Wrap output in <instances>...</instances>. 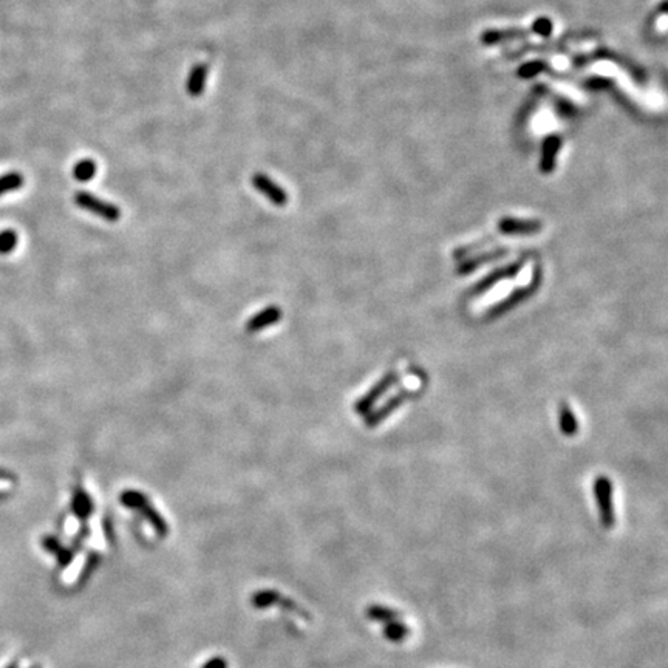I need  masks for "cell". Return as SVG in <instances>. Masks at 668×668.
Returning <instances> with one entry per match:
<instances>
[{"label": "cell", "instance_id": "7c38bea8", "mask_svg": "<svg viewBox=\"0 0 668 668\" xmlns=\"http://www.w3.org/2000/svg\"><path fill=\"white\" fill-rule=\"evenodd\" d=\"M365 616L367 619H370L373 622H379V623H387L392 620H399L402 614L397 610H392L389 606L384 605H368L365 610Z\"/></svg>", "mask_w": 668, "mask_h": 668}, {"label": "cell", "instance_id": "6da1fadb", "mask_svg": "<svg viewBox=\"0 0 668 668\" xmlns=\"http://www.w3.org/2000/svg\"><path fill=\"white\" fill-rule=\"evenodd\" d=\"M119 501L122 506H126L127 509H131V511H136L139 515H143L146 518V522L152 524L155 532L160 535V537H166L169 534V524L166 523L164 517L156 511L155 506L152 505V501L149 500L143 492L129 489L124 490L119 495Z\"/></svg>", "mask_w": 668, "mask_h": 668}, {"label": "cell", "instance_id": "d6986e66", "mask_svg": "<svg viewBox=\"0 0 668 668\" xmlns=\"http://www.w3.org/2000/svg\"><path fill=\"white\" fill-rule=\"evenodd\" d=\"M279 597H280V593L276 590H262L251 597V603L254 608L265 610L272 605H276Z\"/></svg>", "mask_w": 668, "mask_h": 668}, {"label": "cell", "instance_id": "cb8c5ba5", "mask_svg": "<svg viewBox=\"0 0 668 668\" xmlns=\"http://www.w3.org/2000/svg\"><path fill=\"white\" fill-rule=\"evenodd\" d=\"M33 668H41V667H33Z\"/></svg>", "mask_w": 668, "mask_h": 668}, {"label": "cell", "instance_id": "44dd1931", "mask_svg": "<svg viewBox=\"0 0 668 668\" xmlns=\"http://www.w3.org/2000/svg\"><path fill=\"white\" fill-rule=\"evenodd\" d=\"M17 232L13 230H5L0 232V254H10L17 246Z\"/></svg>", "mask_w": 668, "mask_h": 668}, {"label": "cell", "instance_id": "8fae6325", "mask_svg": "<svg viewBox=\"0 0 668 668\" xmlns=\"http://www.w3.org/2000/svg\"><path fill=\"white\" fill-rule=\"evenodd\" d=\"M410 394H411L410 390H401V392L397 394V397H393L392 399L387 401L379 410L373 411L372 415L367 418V426H368V427H375V426L379 424L384 418L392 415L393 410L398 409V407L401 406V404L410 397Z\"/></svg>", "mask_w": 668, "mask_h": 668}, {"label": "cell", "instance_id": "3957f363", "mask_svg": "<svg viewBox=\"0 0 668 668\" xmlns=\"http://www.w3.org/2000/svg\"><path fill=\"white\" fill-rule=\"evenodd\" d=\"M594 497L599 506L600 523L605 529H611L616 524V514L613 505V483L608 477H597L594 481Z\"/></svg>", "mask_w": 668, "mask_h": 668}, {"label": "cell", "instance_id": "2e32d148", "mask_svg": "<svg viewBox=\"0 0 668 668\" xmlns=\"http://www.w3.org/2000/svg\"><path fill=\"white\" fill-rule=\"evenodd\" d=\"M96 171H98V166H96L95 160H92V158H82V160H79L73 166L72 175L76 181L87 183L95 178Z\"/></svg>", "mask_w": 668, "mask_h": 668}, {"label": "cell", "instance_id": "e0dca14e", "mask_svg": "<svg viewBox=\"0 0 668 668\" xmlns=\"http://www.w3.org/2000/svg\"><path fill=\"white\" fill-rule=\"evenodd\" d=\"M507 251L506 249H494V251H490V252H486V254H481V256H477L475 259H472V260H465L463 265L460 266V272L461 274H468V272H472L473 269H477L483 265H486V263L492 262V260H497V259H501L505 256Z\"/></svg>", "mask_w": 668, "mask_h": 668}, {"label": "cell", "instance_id": "7a4b0ae2", "mask_svg": "<svg viewBox=\"0 0 668 668\" xmlns=\"http://www.w3.org/2000/svg\"><path fill=\"white\" fill-rule=\"evenodd\" d=\"M73 200L76 206H79L96 217H101L102 220H105V222L115 223L121 218V209L117 205L109 203V201H104L96 195H93V193L90 192L79 190L75 193Z\"/></svg>", "mask_w": 668, "mask_h": 668}, {"label": "cell", "instance_id": "8992f818", "mask_svg": "<svg viewBox=\"0 0 668 668\" xmlns=\"http://www.w3.org/2000/svg\"><path fill=\"white\" fill-rule=\"evenodd\" d=\"M398 381V377H397V373H389L385 377H382V379L377 382L375 387H372L370 390H368L362 398H360L356 404H355V411L356 413H368L372 410V407L376 404V401L379 399L382 394L390 389V387Z\"/></svg>", "mask_w": 668, "mask_h": 668}, {"label": "cell", "instance_id": "ffe728a7", "mask_svg": "<svg viewBox=\"0 0 668 668\" xmlns=\"http://www.w3.org/2000/svg\"><path fill=\"white\" fill-rule=\"evenodd\" d=\"M560 429L566 436H574L578 430L576 416L573 415V411L569 410L568 406H561L560 409Z\"/></svg>", "mask_w": 668, "mask_h": 668}, {"label": "cell", "instance_id": "277c9868", "mask_svg": "<svg viewBox=\"0 0 668 668\" xmlns=\"http://www.w3.org/2000/svg\"><path fill=\"white\" fill-rule=\"evenodd\" d=\"M251 183L254 189L265 195L274 206L282 208L288 205V192L282 186H279V183L269 178L266 173L256 172L252 175Z\"/></svg>", "mask_w": 668, "mask_h": 668}, {"label": "cell", "instance_id": "ba28073f", "mask_svg": "<svg viewBox=\"0 0 668 668\" xmlns=\"http://www.w3.org/2000/svg\"><path fill=\"white\" fill-rule=\"evenodd\" d=\"M72 511L79 520H87L95 511V503L90 494L81 485H76V487L73 489Z\"/></svg>", "mask_w": 668, "mask_h": 668}, {"label": "cell", "instance_id": "5b68a950", "mask_svg": "<svg viewBox=\"0 0 668 668\" xmlns=\"http://www.w3.org/2000/svg\"><path fill=\"white\" fill-rule=\"evenodd\" d=\"M523 265H524V260H518L515 263H511V265H506L503 268H498L495 271H492L489 276H486L485 279L480 280V282L475 285V288H473L470 291V294L472 296H480V294L486 293V291H489V289L494 288L498 282H501V280L515 277L518 272H520V269L523 268Z\"/></svg>", "mask_w": 668, "mask_h": 668}, {"label": "cell", "instance_id": "9a60e30c", "mask_svg": "<svg viewBox=\"0 0 668 668\" xmlns=\"http://www.w3.org/2000/svg\"><path fill=\"white\" fill-rule=\"evenodd\" d=\"M534 289H535V284H532L531 286H527V288H524V289H518V291H515L511 297H507L506 301H503V302H500L498 305H495L494 308H492V310L489 311L487 316H489V318H495V316L503 314V313L507 311L509 308H512L514 305L520 303L526 296H529V294L534 291Z\"/></svg>", "mask_w": 668, "mask_h": 668}, {"label": "cell", "instance_id": "52a82bcc", "mask_svg": "<svg viewBox=\"0 0 668 668\" xmlns=\"http://www.w3.org/2000/svg\"><path fill=\"white\" fill-rule=\"evenodd\" d=\"M282 316L284 314H282V310H280V306L269 305V306H266L265 310H262L257 314H254L252 318L248 322H246L244 331L249 333V334L259 333V331L265 330L268 327H272V325H276L280 319H282Z\"/></svg>", "mask_w": 668, "mask_h": 668}, {"label": "cell", "instance_id": "9c48e42d", "mask_svg": "<svg viewBox=\"0 0 668 668\" xmlns=\"http://www.w3.org/2000/svg\"><path fill=\"white\" fill-rule=\"evenodd\" d=\"M500 231L503 234H534L542 231L540 222H532V220H518V218H503L500 222Z\"/></svg>", "mask_w": 668, "mask_h": 668}, {"label": "cell", "instance_id": "4fadbf2b", "mask_svg": "<svg viewBox=\"0 0 668 668\" xmlns=\"http://www.w3.org/2000/svg\"><path fill=\"white\" fill-rule=\"evenodd\" d=\"M42 546L45 548L48 552L56 554L60 566H68L73 561L75 556H73L72 549L64 548L56 537H51V535H50V537H45L42 540Z\"/></svg>", "mask_w": 668, "mask_h": 668}, {"label": "cell", "instance_id": "5bb4252c", "mask_svg": "<svg viewBox=\"0 0 668 668\" xmlns=\"http://www.w3.org/2000/svg\"><path fill=\"white\" fill-rule=\"evenodd\" d=\"M382 635L387 640H390V642L399 644L404 639H407L410 636V628L401 620H392V622L384 623Z\"/></svg>", "mask_w": 668, "mask_h": 668}, {"label": "cell", "instance_id": "7402d4cb", "mask_svg": "<svg viewBox=\"0 0 668 668\" xmlns=\"http://www.w3.org/2000/svg\"><path fill=\"white\" fill-rule=\"evenodd\" d=\"M203 668H227V662L223 657H212L203 665Z\"/></svg>", "mask_w": 668, "mask_h": 668}, {"label": "cell", "instance_id": "30bf717a", "mask_svg": "<svg viewBox=\"0 0 668 668\" xmlns=\"http://www.w3.org/2000/svg\"><path fill=\"white\" fill-rule=\"evenodd\" d=\"M209 73V67L206 64L193 65L186 81V92L190 98H198L203 95L206 89V79Z\"/></svg>", "mask_w": 668, "mask_h": 668}, {"label": "cell", "instance_id": "603a6c76", "mask_svg": "<svg viewBox=\"0 0 668 668\" xmlns=\"http://www.w3.org/2000/svg\"><path fill=\"white\" fill-rule=\"evenodd\" d=\"M8 668H17V664H13V665H10Z\"/></svg>", "mask_w": 668, "mask_h": 668}, {"label": "cell", "instance_id": "ac0fdd59", "mask_svg": "<svg viewBox=\"0 0 668 668\" xmlns=\"http://www.w3.org/2000/svg\"><path fill=\"white\" fill-rule=\"evenodd\" d=\"M25 183L23 175L17 171L13 172H6L5 175L0 177V197L5 195L8 192H14L19 190Z\"/></svg>", "mask_w": 668, "mask_h": 668}]
</instances>
